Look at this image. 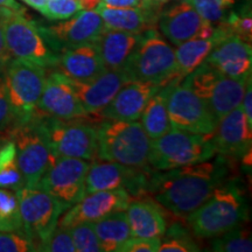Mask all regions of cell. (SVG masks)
Here are the masks:
<instances>
[{
	"label": "cell",
	"instance_id": "5",
	"mask_svg": "<svg viewBox=\"0 0 252 252\" xmlns=\"http://www.w3.org/2000/svg\"><path fill=\"white\" fill-rule=\"evenodd\" d=\"M213 134H196L171 128L161 137L151 140L149 168L167 171L213 159L217 154Z\"/></svg>",
	"mask_w": 252,
	"mask_h": 252
},
{
	"label": "cell",
	"instance_id": "37",
	"mask_svg": "<svg viewBox=\"0 0 252 252\" xmlns=\"http://www.w3.org/2000/svg\"><path fill=\"white\" fill-rule=\"evenodd\" d=\"M68 230L76 252H102L93 223H82Z\"/></svg>",
	"mask_w": 252,
	"mask_h": 252
},
{
	"label": "cell",
	"instance_id": "16",
	"mask_svg": "<svg viewBox=\"0 0 252 252\" xmlns=\"http://www.w3.org/2000/svg\"><path fill=\"white\" fill-rule=\"evenodd\" d=\"M158 27L163 36L174 46L194 37L210 39L215 26L207 23L197 13L189 0L162 8L158 18Z\"/></svg>",
	"mask_w": 252,
	"mask_h": 252
},
{
	"label": "cell",
	"instance_id": "7",
	"mask_svg": "<svg viewBox=\"0 0 252 252\" xmlns=\"http://www.w3.org/2000/svg\"><path fill=\"white\" fill-rule=\"evenodd\" d=\"M123 70L128 80L150 81L160 87H166L176 82L175 50L157 28L149 30L141 34L139 45Z\"/></svg>",
	"mask_w": 252,
	"mask_h": 252
},
{
	"label": "cell",
	"instance_id": "20",
	"mask_svg": "<svg viewBox=\"0 0 252 252\" xmlns=\"http://www.w3.org/2000/svg\"><path fill=\"white\" fill-rule=\"evenodd\" d=\"M160 88L150 81H127L98 116L112 121H138L146 103Z\"/></svg>",
	"mask_w": 252,
	"mask_h": 252
},
{
	"label": "cell",
	"instance_id": "49",
	"mask_svg": "<svg viewBox=\"0 0 252 252\" xmlns=\"http://www.w3.org/2000/svg\"><path fill=\"white\" fill-rule=\"evenodd\" d=\"M178 1H181V0H178Z\"/></svg>",
	"mask_w": 252,
	"mask_h": 252
},
{
	"label": "cell",
	"instance_id": "19",
	"mask_svg": "<svg viewBox=\"0 0 252 252\" xmlns=\"http://www.w3.org/2000/svg\"><path fill=\"white\" fill-rule=\"evenodd\" d=\"M216 153L232 161H241L252 149V126L248 123L241 105L217 123L213 134Z\"/></svg>",
	"mask_w": 252,
	"mask_h": 252
},
{
	"label": "cell",
	"instance_id": "2",
	"mask_svg": "<svg viewBox=\"0 0 252 252\" xmlns=\"http://www.w3.org/2000/svg\"><path fill=\"white\" fill-rule=\"evenodd\" d=\"M247 219L245 194L237 176H230L206 202L186 217V222L197 237L214 238L242 225Z\"/></svg>",
	"mask_w": 252,
	"mask_h": 252
},
{
	"label": "cell",
	"instance_id": "38",
	"mask_svg": "<svg viewBox=\"0 0 252 252\" xmlns=\"http://www.w3.org/2000/svg\"><path fill=\"white\" fill-rule=\"evenodd\" d=\"M80 11L83 9L77 0H49L40 9L41 14L49 20H65Z\"/></svg>",
	"mask_w": 252,
	"mask_h": 252
},
{
	"label": "cell",
	"instance_id": "27",
	"mask_svg": "<svg viewBox=\"0 0 252 252\" xmlns=\"http://www.w3.org/2000/svg\"><path fill=\"white\" fill-rule=\"evenodd\" d=\"M171 87L172 83L160 88L149 99L140 115L141 125L151 140L161 137L172 128L167 112V99Z\"/></svg>",
	"mask_w": 252,
	"mask_h": 252
},
{
	"label": "cell",
	"instance_id": "18",
	"mask_svg": "<svg viewBox=\"0 0 252 252\" xmlns=\"http://www.w3.org/2000/svg\"><path fill=\"white\" fill-rule=\"evenodd\" d=\"M131 196L124 189L87 194L59 219L58 226L70 229L82 223H94L117 212H125Z\"/></svg>",
	"mask_w": 252,
	"mask_h": 252
},
{
	"label": "cell",
	"instance_id": "13",
	"mask_svg": "<svg viewBox=\"0 0 252 252\" xmlns=\"http://www.w3.org/2000/svg\"><path fill=\"white\" fill-rule=\"evenodd\" d=\"M150 168L124 166L96 158L88 168L86 194L102 190L124 189L132 198L147 196Z\"/></svg>",
	"mask_w": 252,
	"mask_h": 252
},
{
	"label": "cell",
	"instance_id": "10",
	"mask_svg": "<svg viewBox=\"0 0 252 252\" xmlns=\"http://www.w3.org/2000/svg\"><path fill=\"white\" fill-rule=\"evenodd\" d=\"M2 72L9 104L18 123L30 121L36 112L45 87L47 69L12 58Z\"/></svg>",
	"mask_w": 252,
	"mask_h": 252
},
{
	"label": "cell",
	"instance_id": "48",
	"mask_svg": "<svg viewBox=\"0 0 252 252\" xmlns=\"http://www.w3.org/2000/svg\"><path fill=\"white\" fill-rule=\"evenodd\" d=\"M151 1H152V4L156 6L158 9H160V11H161V9L163 8V6H165L167 2L169 1V0H151Z\"/></svg>",
	"mask_w": 252,
	"mask_h": 252
},
{
	"label": "cell",
	"instance_id": "21",
	"mask_svg": "<svg viewBox=\"0 0 252 252\" xmlns=\"http://www.w3.org/2000/svg\"><path fill=\"white\" fill-rule=\"evenodd\" d=\"M68 80L84 110L91 116H98V113L111 102L119 89L126 82L130 81L124 70L113 69H106L100 76L89 82H80L71 78Z\"/></svg>",
	"mask_w": 252,
	"mask_h": 252
},
{
	"label": "cell",
	"instance_id": "32",
	"mask_svg": "<svg viewBox=\"0 0 252 252\" xmlns=\"http://www.w3.org/2000/svg\"><path fill=\"white\" fill-rule=\"evenodd\" d=\"M160 243L159 251L161 252H197L200 247L195 242L191 232L180 223H174L166 229Z\"/></svg>",
	"mask_w": 252,
	"mask_h": 252
},
{
	"label": "cell",
	"instance_id": "44",
	"mask_svg": "<svg viewBox=\"0 0 252 252\" xmlns=\"http://www.w3.org/2000/svg\"><path fill=\"white\" fill-rule=\"evenodd\" d=\"M12 59V55L9 54L7 46L5 42V36H4V31H2V25L1 20H0V71H4V69L9 60Z\"/></svg>",
	"mask_w": 252,
	"mask_h": 252
},
{
	"label": "cell",
	"instance_id": "39",
	"mask_svg": "<svg viewBox=\"0 0 252 252\" xmlns=\"http://www.w3.org/2000/svg\"><path fill=\"white\" fill-rule=\"evenodd\" d=\"M36 251L25 232L0 231V252Z\"/></svg>",
	"mask_w": 252,
	"mask_h": 252
},
{
	"label": "cell",
	"instance_id": "41",
	"mask_svg": "<svg viewBox=\"0 0 252 252\" xmlns=\"http://www.w3.org/2000/svg\"><path fill=\"white\" fill-rule=\"evenodd\" d=\"M161 238L130 237L119 248L118 252H158Z\"/></svg>",
	"mask_w": 252,
	"mask_h": 252
},
{
	"label": "cell",
	"instance_id": "4",
	"mask_svg": "<svg viewBox=\"0 0 252 252\" xmlns=\"http://www.w3.org/2000/svg\"><path fill=\"white\" fill-rule=\"evenodd\" d=\"M0 20L6 46L12 58L46 69L55 68L59 55L50 46L42 25L34 21L26 9L0 8Z\"/></svg>",
	"mask_w": 252,
	"mask_h": 252
},
{
	"label": "cell",
	"instance_id": "45",
	"mask_svg": "<svg viewBox=\"0 0 252 252\" xmlns=\"http://www.w3.org/2000/svg\"><path fill=\"white\" fill-rule=\"evenodd\" d=\"M82 6V9L84 11H91V9H94L98 6V4L102 2V0H77Z\"/></svg>",
	"mask_w": 252,
	"mask_h": 252
},
{
	"label": "cell",
	"instance_id": "9",
	"mask_svg": "<svg viewBox=\"0 0 252 252\" xmlns=\"http://www.w3.org/2000/svg\"><path fill=\"white\" fill-rule=\"evenodd\" d=\"M15 193L25 235L31 239L35 250L41 251L67 208L37 186H24L17 189Z\"/></svg>",
	"mask_w": 252,
	"mask_h": 252
},
{
	"label": "cell",
	"instance_id": "40",
	"mask_svg": "<svg viewBox=\"0 0 252 252\" xmlns=\"http://www.w3.org/2000/svg\"><path fill=\"white\" fill-rule=\"evenodd\" d=\"M41 251L47 252H76L74 242L68 229L56 225L48 241L43 245Z\"/></svg>",
	"mask_w": 252,
	"mask_h": 252
},
{
	"label": "cell",
	"instance_id": "14",
	"mask_svg": "<svg viewBox=\"0 0 252 252\" xmlns=\"http://www.w3.org/2000/svg\"><path fill=\"white\" fill-rule=\"evenodd\" d=\"M172 128L196 134H213L217 122L207 103L181 83H172L167 99Z\"/></svg>",
	"mask_w": 252,
	"mask_h": 252
},
{
	"label": "cell",
	"instance_id": "31",
	"mask_svg": "<svg viewBox=\"0 0 252 252\" xmlns=\"http://www.w3.org/2000/svg\"><path fill=\"white\" fill-rule=\"evenodd\" d=\"M0 231L24 232L17 193L0 188Z\"/></svg>",
	"mask_w": 252,
	"mask_h": 252
},
{
	"label": "cell",
	"instance_id": "8",
	"mask_svg": "<svg viewBox=\"0 0 252 252\" xmlns=\"http://www.w3.org/2000/svg\"><path fill=\"white\" fill-rule=\"evenodd\" d=\"M11 140L15 145L18 165L25 186L36 187L54 158L42 117L34 115L30 121L19 124L11 135Z\"/></svg>",
	"mask_w": 252,
	"mask_h": 252
},
{
	"label": "cell",
	"instance_id": "26",
	"mask_svg": "<svg viewBox=\"0 0 252 252\" xmlns=\"http://www.w3.org/2000/svg\"><path fill=\"white\" fill-rule=\"evenodd\" d=\"M141 34L127 33L106 28L96 41L106 69L123 70L128 59L139 45Z\"/></svg>",
	"mask_w": 252,
	"mask_h": 252
},
{
	"label": "cell",
	"instance_id": "35",
	"mask_svg": "<svg viewBox=\"0 0 252 252\" xmlns=\"http://www.w3.org/2000/svg\"><path fill=\"white\" fill-rule=\"evenodd\" d=\"M18 125L19 123L8 100L4 72L0 71V143L11 139V135Z\"/></svg>",
	"mask_w": 252,
	"mask_h": 252
},
{
	"label": "cell",
	"instance_id": "43",
	"mask_svg": "<svg viewBox=\"0 0 252 252\" xmlns=\"http://www.w3.org/2000/svg\"><path fill=\"white\" fill-rule=\"evenodd\" d=\"M252 81L249 80L247 88H245L243 98H242L241 106L243 109L245 117L248 119V123L252 126Z\"/></svg>",
	"mask_w": 252,
	"mask_h": 252
},
{
	"label": "cell",
	"instance_id": "12",
	"mask_svg": "<svg viewBox=\"0 0 252 252\" xmlns=\"http://www.w3.org/2000/svg\"><path fill=\"white\" fill-rule=\"evenodd\" d=\"M90 162L78 158L54 157L37 187L55 197L67 209L86 196V178Z\"/></svg>",
	"mask_w": 252,
	"mask_h": 252
},
{
	"label": "cell",
	"instance_id": "25",
	"mask_svg": "<svg viewBox=\"0 0 252 252\" xmlns=\"http://www.w3.org/2000/svg\"><path fill=\"white\" fill-rule=\"evenodd\" d=\"M94 11L103 19L106 28L127 33L143 34L158 26L159 14L152 9L111 7L100 2Z\"/></svg>",
	"mask_w": 252,
	"mask_h": 252
},
{
	"label": "cell",
	"instance_id": "36",
	"mask_svg": "<svg viewBox=\"0 0 252 252\" xmlns=\"http://www.w3.org/2000/svg\"><path fill=\"white\" fill-rule=\"evenodd\" d=\"M228 25L232 35L247 43L252 42V15L250 5H245L238 13L230 12L223 19Z\"/></svg>",
	"mask_w": 252,
	"mask_h": 252
},
{
	"label": "cell",
	"instance_id": "24",
	"mask_svg": "<svg viewBox=\"0 0 252 252\" xmlns=\"http://www.w3.org/2000/svg\"><path fill=\"white\" fill-rule=\"evenodd\" d=\"M131 237L162 238L167 220L162 207L150 196L132 198L126 208Z\"/></svg>",
	"mask_w": 252,
	"mask_h": 252
},
{
	"label": "cell",
	"instance_id": "3",
	"mask_svg": "<svg viewBox=\"0 0 252 252\" xmlns=\"http://www.w3.org/2000/svg\"><path fill=\"white\" fill-rule=\"evenodd\" d=\"M96 133L98 159L149 168L151 139L140 122L102 119L96 124Z\"/></svg>",
	"mask_w": 252,
	"mask_h": 252
},
{
	"label": "cell",
	"instance_id": "17",
	"mask_svg": "<svg viewBox=\"0 0 252 252\" xmlns=\"http://www.w3.org/2000/svg\"><path fill=\"white\" fill-rule=\"evenodd\" d=\"M104 30L105 25L103 19L94 9H83L71 18L65 19V21L43 26L50 46L58 55L68 47L96 42Z\"/></svg>",
	"mask_w": 252,
	"mask_h": 252
},
{
	"label": "cell",
	"instance_id": "33",
	"mask_svg": "<svg viewBox=\"0 0 252 252\" xmlns=\"http://www.w3.org/2000/svg\"><path fill=\"white\" fill-rule=\"evenodd\" d=\"M243 225V224H242ZM242 225L214 237L212 250L216 252H250L252 238L250 230Z\"/></svg>",
	"mask_w": 252,
	"mask_h": 252
},
{
	"label": "cell",
	"instance_id": "29",
	"mask_svg": "<svg viewBox=\"0 0 252 252\" xmlns=\"http://www.w3.org/2000/svg\"><path fill=\"white\" fill-rule=\"evenodd\" d=\"M213 47V37H194L179 45L175 50V81L181 82L191 71H194L207 59Z\"/></svg>",
	"mask_w": 252,
	"mask_h": 252
},
{
	"label": "cell",
	"instance_id": "1",
	"mask_svg": "<svg viewBox=\"0 0 252 252\" xmlns=\"http://www.w3.org/2000/svg\"><path fill=\"white\" fill-rule=\"evenodd\" d=\"M232 160L219 154L210 161L167 171H152L147 196L179 217H187L208 200L223 181L231 176Z\"/></svg>",
	"mask_w": 252,
	"mask_h": 252
},
{
	"label": "cell",
	"instance_id": "46",
	"mask_svg": "<svg viewBox=\"0 0 252 252\" xmlns=\"http://www.w3.org/2000/svg\"><path fill=\"white\" fill-rule=\"evenodd\" d=\"M0 8L4 9H20L23 8L18 2H15V0H0Z\"/></svg>",
	"mask_w": 252,
	"mask_h": 252
},
{
	"label": "cell",
	"instance_id": "42",
	"mask_svg": "<svg viewBox=\"0 0 252 252\" xmlns=\"http://www.w3.org/2000/svg\"><path fill=\"white\" fill-rule=\"evenodd\" d=\"M103 4L111 6V7H119V8H145L152 9L158 13H160V9H158L156 6L152 4L151 0H102Z\"/></svg>",
	"mask_w": 252,
	"mask_h": 252
},
{
	"label": "cell",
	"instance_id": "28",
	"mask_svg": "<svg viewBox=\"0 0 252 252\" xmlns=\"http://www.w3.org/2000/svg\"><path fill=\"white\" fill-rule=\"evenodd\" d=\"M98 238L102 252H113L131 237V229L125 212L113 213L111 215L93 223Z\"/></svg>",
	"mask_w": 252,
	"mask_h": 252
},
{
	"label": "cell",
	"instance_id": "47",
	"mask_svg": "<svg viewBox=\"0 0 252 252\" xmlns=\"http://www.w3.org/2000/svg\"><path fill=\"white\" fill-rule=\"evenodd\" d=\"M24 1L26 2L28 6H31V7H33L34 9L40 12V9L46 5L49 0H24Z\"/></svg>",
	"mask_w": 252,
	"mask_h": 252
},
{
	"label": "cell",
	"instance_id": "30",
	"mask_svg": "<svg viewBox=\"0 0 252 252\" xmlns=\"http://www.w3.org/2000/svg\"><path fill=\"white\" fill-rule=\"evenodd\" d=\"M25 182L17 160V150L13 140L0 143V188L17 190Z\"/></svg>",
	"mask_w": 252,
	"mask_h": 252
},
{
	"label": "cell",
	"instance_id": "6",
	"mask_svg": "<svg viewBox=\"0 0 252 252\" xmlns=\"http://www.w3.org/2000/svg\"><path fill=\"white\" fill-rule=\"evenodd\" d=\"M249 80L251 75L242 78L225 76L203 61L180 83L207 103L219 123L226 113L241 105Z\"/></svg>",
	"mask_w": 252,
	"mask_h": 252
},
{
	"label": "cell",
	"instance_id": "22",
	"mask_svg": "<svg viewBox=\"0 0 252 252\" xmlns=\"http://www.w3.org/2000/svg\"><path fill=\"white\" fill-rule=\"evenodd\" d=\"M54 69L71 80L89 82L100 76L106 70V67L98 47L94 42L61 50Z\"/></svg>",
	"mask_w": 252,
	"mask_h": 252
},
{
	"label": "cell",
	"instance_id": "11",
	"mask_svg": "<svg viewBox=\"0 0 252 252\" xmlns=\"http://www.w3.org/2000/svg\"><path fill=\"white\" fill-rule=\"evenodd\" d=\"M54 157L78 158L93 161L97 158L96 124L98 121H61L43 117Z\"/></svg>",
	"mask_w": 252,
	"mask_h": 252
},
{
	"label": "cell",
	"instance_id": "15",
	"mask_svg": "<svg viewBox=\"0 0 252 252\" xmlns=\"http://www.w3.org/2000/svg\"><path fill=\"white\" fill-rule=\"evenodd\" d=\"M35 115L61 121H102L87 113L67 76L58 70L47 72Z\"/></svg>",
	"mask_w": 252,
	"mask_h": 252
},
{
	"label": "cell",
	"instance_id": "23",
	"mask_svg": "<svg viewBox=\"0 0 252 252\" xmlns=\"http://www.w3.org/2000/svg\"><path fill=\"white\" fill-rule=\"evenodd\" d=\"M220 74L232 78H242L251 75L252 49L237 36H230L214 43V47L204 60Z\"/></svg>",
	"mask_w": 252,
	"mask_h": 252
},
{
	"label": "cell",
	"instance_id": "34",
	"mask_svg": "<svg viewBox=\"0 0 252 252\" xmlns=\"http://www.w3.org/2000/svg\"><path fill=\"white\" fill-rule=\"evenodd\" d=\"M198 14L207 23L216 25L226 17V12L237 0H189Z\"/></svg>",
	"mask_w": 252,
	"mask_h": 252
}]
</instances>
